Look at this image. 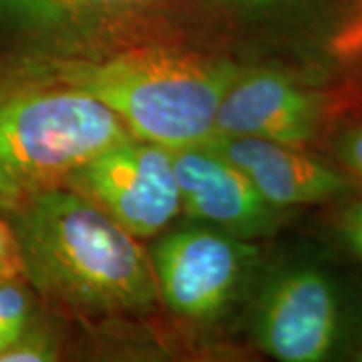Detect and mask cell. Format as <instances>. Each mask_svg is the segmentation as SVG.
<instances>
[{
  "mask_svg": "<svg viewBox=\"0 0 362 362\" xmlns=\"http://www.w3.org/2000/svg\"><path fill=\"white\" fill-rule=\"evenodd\" d=\"M30 288L90 316L145 314L159 304L141 240L65 185L6 214Z\"/></svg>",
  "mask_w": 362,
  "mask_h": 362,
  "instance_id": "6da1fadb",
  "label": "cell"
},
{
  "mask_svg": "<svg viewBox=\"0 0 362 362\" xmlns=\"http://www.w3.org/2000/svg\"><path fill=\"white\" fill-rule=\"evenodd\" d=\"M18 61L89 93L123 121L133 137L168 149L206 143L216 135L221 97L240 69L161 42L93 54L42 49Z\"/></svg>",
  "mask_w": 362,
  "mask_h": 362,
  "instance_id": "7a4b0ae2",
  "label": "cell"
},
{
  "mask_svg": "<svg viewBox=\"0 0 362 362\" xmlns=\"http://www.w3.org/2000/svg\"><path fill=\"white\" fill-rule=\"evenodd\" d=\"M133 139L123 121L85 90L18 59L0 69V211L61 187L89 159Z\"/></svg>",
  "mask_w": 362,
  "mask_h": 362,
  "instance_id": "3957f363",
  "label": "cell"
},
{
  "mask_svg": "<svg viewBox=\"0 0 362 362\" xmlns=\"http://www.w3.org/2000/svg\"><path fill=\"white\" fill-rule=\"evenodd\" d=\"M262 352L282 362L334 361L358 349L362 324L349 288L316 258L278 264L262 282L252 316Z\"/></svg>",
  "mask_w": 362,
  "mask_h": 362,
  "instance_id": "277c9868",
  "label": "cell"
},
{
  "mask_svg": "<svg viewBox=\"0 0 362 362\" xmlns=\"http://www.w3.org/2000/svg\"><path fill=\"white\" fill-rule=\"evenodd\" d=\"M151 254L159 302L192 322H209L230 308L258 259V247L207 223L165 232Z\"/></svg>",
  "mask_w": 362,
  "mask_h": 362,
  "instance_id": "5b68a950",
  "label": "cell"
},
{
  "mask_svg": "<svg viewBox=\"0 0 362 362\" xmlns=\"http://www.w3.org/2000/svg\"><path fill=\"white\" fill-rule=\"evenodd\" d=\"M137 240H151L177 218L181 197L171 149L133 137L75 169L63 183Z\"/></svg>",
  "mask_w": 362,
  "mask_h": 362,
  "instance_id": "8992f818",
  "label": "cell"
},
{
  "mask_svg": "<svg viewBox=\"0 0 362 362\" xmlns=\"http://www.w3.org/2000/svg\"><path fill=\"white\" fill-rule=\"evenodd\" d=\"M328 97L272 69H238L221 97L216 135L306 147L328 119Z\"/></svg>",
  "mask_w": 362,
  "mask_h": 362,
  "instance_id": "52a82bcc",
  "label": "cell"
},
{
  "mask_svg": "<svg viewBox=\"0 0 362 362\" xmlns=\"http://www.w3.org/2000/svg\"><path fill=\"white\" fill-rule=\"evenodd\" d=\"M181 209L189 218L254 242L272 233L284 209L274 207L246 173L209 143L171 149Z\"/></svg>",
  "mask_w": 362,
  "mask_h": 362,
  "instance_id": "ba28073f",
  "label": "cell"
},
{
  "mask_svg": "<svg viewBox=\"0 0 362 362\" xmlns=\"http://www.w3.org/2000/svg\"><path fill=\"white\" fill-rule=\"evenodd\" d=\"M207 143L242 169L266 202L284 211L326 204L352 189L342 171L298 145L233 135H214Z\"/></svg>",
  "mask_w": 362,
  "mask_h": 362,
  "instance_id": "9c48e42d",
  "label": "cell"
},
{
  "mask_svg": "<svg viewBox=\"0 0 362 362\" xmlns=\"http://www.w3.org/2000/svg\"><path fill=\"white\" fill-rule=\"evenodd\" d=\"M171 0H0V21L47 45H78L113 30L137 28Z\"/></svg>",
  "mask_w": 362,
  "mask_h": 362,
  "instance_id": "30bf717a",
  "label": "cell"
},
{
  "mask_svg": "<svg viewBox=\"0 0 362 362\" xmlns=\"http://www.w3.org/2000/svg\"><path fill=\"white\" fill-rule=\"evenodd\" d=\"M35 320V300L25 276L0 278V352L8 349Z\"/></svg>",
  "mask_w": 362,
  "mask_h": 362,
  "instance_id": "8fae6325",
  "label": "cell"
},
{
  "mask_svg": "<svg viewBox=\"0 0 362 362\" xmlns=\"http://www.w3.org/2000/svg\"><path fill=\"white\" fill-rule=\"evenodd\" d=\"M57 358V338L52 337L51 330L40 326L37 318L8 349L0 352V362H51Z\"/></svg>",
  "mask_w": 362,
  "mask_h": 362,
  "instance_id": "7c38bea8",
  "label": "cell"
},
{
  "mask_svg": "<svg viewBox=\"0 0 362 362\" xmlns=\"http://www.w3.org/2000/svg\"><path fill=\"white\" fill-rule=\"evenodd\" d=\"M302 0H199L204 13L226 21H258L296 6Z\"/></svg>",
  "mask_w": 362,
  "mask_h": 362,
  "instance_id": "4fadbf2b",
  "label": "cell"
},
{
  "mask_svg": "<svg viewBox=\"0 0 362 362\" xmlns=\"http://www.w3.org/2000/svg\"><path fill=\"white\" fill-rule=\"evenodd\" d=\"M2 276H25V274H23V259L13 228L8 223L6 214L0 211V278Z\"/></svg>",
  "mask_w": 362,
  "mask_h": 362,
  "instance_id": "5bb4252c",
  "label": "cell"
},
{
  "mask_svg": "<svg viewBox=\"0 0 362 362\" xmlns=\"http://www.w3.org/2000/svg\"><path fill=\"white\" fill-rule=\"evenodd\" d=\"M337 151L350 173L362 180V125L349 129L338 139Z\"/></svg>",
  "mask_w": 362,
  "mask_h": 362,
  "instance_id": "9a60e30c",
  "label": "cell"
},
{
  "mask_svg": "<svg viewBox=\"0 0 362 362\" xmlns=\"http://www.w3.org/2000/svg\"><path fill=\"white\" fill-rule=\"evenodd\" d=\"M340 232L354 254L362 259V199L346 207L340 218Z\"/></svg>",
  "mask_w": 362,
  "mask_h": 362,
  "instance_id": "2e32d148",
  "label": "cell"
},
{
  "mask_svg": "<svg viewBox=\"0 0 362 362\" xmlns=\"http://www.w3.org/2000/svg\"><path fill=\"white\" fill-rule=\"evenodd\" d=\"M358 2H361V11L356 14V18L352 23H349V26L334 40V49L340 54L362 52V0H358Z\"/></svg>",
  "mask_w": 362,
  "mask_h": 362,
  "instance_id": "e0dca14e",
  "label": "cell"
},
{
  "mask_svg": "<svg viewBox=\"0 0 362 362\" xmlns=\"http://www.w3.org/2000/svg\"><path fill=\"white\" fill-rule=\"evenodd\" d=\"M352 358H354V361H362V340H361V344H358V349L354 350Z\"/></svg>",
  "mask_w": 362,
  "mask_h": 362,
  "instance_id": "ac0fdd59",
  "label": "cell"
}]
</instances>
